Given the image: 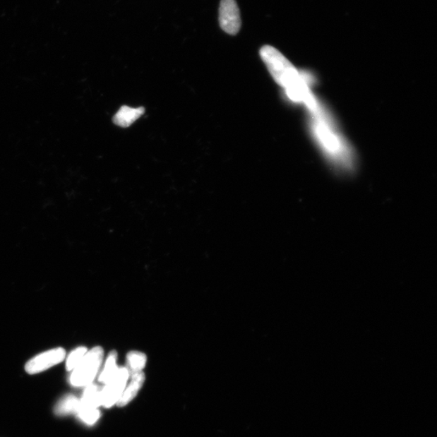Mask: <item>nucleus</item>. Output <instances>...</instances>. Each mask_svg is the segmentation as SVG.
Wrapping results in <instances>:
<instances>
[{"label":"nucleus","mask_w":437,"mask_h":437,"mask_svg":"<svg viewBox=\"0 0 437 437\" xmlns=\"http://www.w3.org/2000/svg\"><path fill=\"white\" fill-rule=\"evenodd\" d=\"M260 56L275 81L285 88L287 95L294 101L306 102L312 109L315 107L313 99L309 95L301 76L284 54L273 47L264 46L260 49Z\"/></svg>","instance_id":"f257e3e1"},{"label":"nucleus","mask_w":437,"mask_h":437,"mask_svg":"<svg viewBox=\"0 0 437 437\" xmlns=\"http://www.w3.org/2000/svg\"><path fill=\"white\" fill-rule=\"evenodd\" d=\"M104 359L102 347H95L87 352L80 363L71 371L70 383L74 387H86L92 384L101 369Z\"/></svg>","instance_id":"f03ea898"},{"label":"nucleus","mask_w":437,"mask_h":437,"mask_svg":"<svg viewBox=\"0 0 437 437\" xmlns=\"http://www.w3.org/2000/svg\"><path fill=\"white\" fill-rule=\"evenodd\" d=\"M101 406V390L92 383L85 387L84 394L80 398V407L76 416L85 424H95L101 417L99 411Z\"/></svg>","instance_id":"7ed1b4c3"},{"label":"nucleus","mask_w":437,"mask_h":437,"mask_svg":"<svg viewBox=\"0 0 437 437\" xmlns=\"http://www.w3.org/2000/svg\"><path fill=\"white\" fill-rule=\"evenodd\" d=\"M131 375L126 368H119V371L101 390L102 407L110 408L117 403L126 388Z\"/></svg>","instance_id":"20e7f679"},{"label":"nucleus","mask_w":437,"mask_h":437,"mask_svg":"<svg viewBox=\"0 0 437 437\" xmlns=\"http://www.w3.org/2000/svg\"><path fill=\"white\" fill-rule=\"evenodd\" d=\"M65 357L66 351L63 347L53 348L30 359L25 364V371L29 374L46 371L64 361Z\"/></svg>","instance_id":"39448f33"},{"label":"nucleus","mask_w":437,"mask_h":437,"mask_svg":"<svg viewBox=\"0 0 437 437\" xmlns=\"http://www.w3.org/2000/svg\"><path fill=\"white\" fill-rule=\"evenodd\" d=\"M219 20L221 29L229 35H235L239 32L241 21L235 0H221Z\"/></svg>","instance_id":"423d86ee"},{"label":"nucleus","mask_w":437,"mask_h":437,"mask_svg":"<svg viewBox=\"0 0 437 437\" xmlns=\"http://www.w3.org/2000/svg\"><path fill=\"white\" fill-rule=\"evenodd\" d=\"M145 383V375L142 373H138L131 376L128 383L126 385V388L121 395L117 405L123 407L129 405L134 400L139 392L142 389L143 384Z\"/></svg>","instance_id":"0eeeda50"},{"label":"nucleus","mask_w":437,"mask_h":437,"mask_svg":"<svg viewBox=\"0 0 437 437\" xmlns=\"http://www.w3.org/2000/svg\"><path fill=\"white\" fill-rule=\"evenodd\" d=\"M145 109L143 107L131 108L124 106L120 108L117 114L114 115V123L121 127H129L131 124L145 114Z\"/></svg>","instance_id":"6e6552de"},{"label":"nucleus","mask_w":437,"mask_h":437,"mask_svg":"<svg viewBox=\"0 0 437 437\" xmlns=\"http://www.w3.org/2000/svg\"><path fill=\"white\" fill-rule=\"evenodd\" d=\"M80 407V398L73 395H68L58 402L54 407V413L58 417L69 416L78 412Z\"/></svg>","instance_id":"1a4fd4ad"},{"label":"nucleus","mask_w":437,"mask_h":437,"mask_svg":"<svg viewBox=\"0 0 437 437\" xmlns=\"http://www.w3.org/2000/svg\"><path fill=\"white\" fill-rule=\"evenodd\" d=\"M117 352H112L109 354L106 362L104 364L101 373L99 375L98 380L102 384H107L114 376L117 373L119 368L117 364Z\"/></svg>","instance_id":"9d476101"},{"label":"nucleus","mask_w":437,"mask_h":437,"mask_svg":"<svg viewBox=\"0 0 437 437\" xmlns=\"http://www.w3.org/2000/svg\"><path fill=\"white\" fill-rule=\"evenodd\" d=\"M126 369H128L131 376L142 373L147 364V357L145 353L140 352H131L126 357Z\"/></svg>","instance_id":"9b49d317"},{"label":"nucleus","mask_w":437,"mask_h":437,"mask_svg":"<svg viewBox=\"0 0 437 437\" xmlns=\"http://www.w3.org/2000/svg\"><path fill=\"white\" fill-rule=\"evenodd\" d=\"M88 349L85 347H79L69 354L66 359V369L68 372L73 371L85 357Z\"/></svg>","instance_id":"f8f14e48"}]
</instances>
